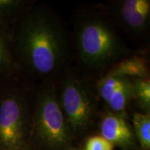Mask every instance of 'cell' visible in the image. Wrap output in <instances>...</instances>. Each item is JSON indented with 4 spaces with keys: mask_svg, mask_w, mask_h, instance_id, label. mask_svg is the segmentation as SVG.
Listing matches in <instances>:
<instances>
[{
    "mask_svg": "<svg viewBox=\"0 0 150 150\" xmlns=\"http://www.w3.org/2000/svg\"><path fill=\"white\" fill-rule=\"evenodd\" d=\"M102 136L113 145L126 146L134 140V134L129 127L125 116L108 112L100 125Z\"/></svg>",
    "mask_w": 150,
    "mask_h": 150,
    "instance_id": "cell-8",
    "label": "cell"
},
{
    "mask_svg": "<svg viewBox=\"0 0 150 150\" xmlns=\"http://www.w3.org/2000/svg\"><path fill=\"white\" fill-rule=\"evenodd\" d=\"M133 83V99L145 113H149L150 108V81L149 79H131Z\"/></svg>",
    "mask_w": 150,
    "mask_h": 150,
    "instance_id": "cell-11",
    "label": "cell"
},
{
    "mask_svg": "<svg viewBox=\"0 0 150 150\" xmlns=\"http://www.w3.org/2000/svg\"><path fill=\"white\" fill-rule=\"evenodd\" d=\"M114 145L102 136H92L87 140L85 150H113Z\"/></svg>",
    "mask_w": 150,
    "mask_h": 150,
    "instance_id": "cell-13",
    "label": "cell"
},
{
    "mask_svg": "<svg viewBox=\"0 0 150 150\" xmlns=\"http://www.w3.org/2000/svg\"><path fill=\"white\" fill-rule=\"evenodd\" d=\"M67 150H77V149H67Z\"/></svg>",
    "mask_w": 150,
    "mask_h": 150,
    "instance_id": "cell-15",
    "label": "cell"
},
{
    "mask_svg": "<svg viewBox=\"0 0 150 150\" xmlns=\"http://www.w3.org/2000/svg\"><path fill=\"white\" fill-rule=\"evenodd\" d=\"M27 105L22 96L11 93L0 102V145L7 150L21 148L25 134Z\"/></svg>",
    "mask_w": 150,
    "mask_h": 150,
    "instance_id": "cell-5",
    "label": "cell"
},
{
    "mask_svg": "<svg viewBox=\"0 0 150 150\" xmlns=\"http://www.w3.org/2000/svg\"><path fill=\"white\" fill-rule=\"evenodd\" d=\"M21 1L12 0H0V16L9 14L21 4Z\"/></svg>",
    "mask_w": 150,
    "mask_h": 150,
    "instance_id": "cell-14",
    "label": "cell"
},
{
    "mask_svg": "<svg viewBox=\"0 0 150 150\" xmlns=\"http://www.w3.org/2000/svg\"><path fill=\"white\" fill-rule=\"evenodd\" d=\"M22 61L33 75L42 79L63 70L68 56V37L64 24L53 11L38 6L26 14L16 34Z\"/></svg>",
    "mask_w": 150,
    "mask_h": 150,
    "instance_id": "cell-1",
    "label": "cell"
},
{
    "mask_svg": "<svg viewBox=\"0 0 150 150\" xmlns=\"http://www.w3.org/2000/svg\"><path fill=\"white\" fill-rule=\"evenodd\" d=\"M58 92L70 130L74 132L86 130L93 122L97 110L96 96L89 84L69 73L62 80Z\"/></svg>",
    "mask_w": 150,
    "mask_h": 150,
    "instance_id": "cell-4",
    "label": "cell"
},
{
    "mask_svg": "<svg viewBox=\"0 0 150 150\" xmlns=\"http://www.w3.org/2000/svg\"><path fill=\"white\" fill-rule=\"evenodd\" d=\"M133 125L140 145L144 150L150 148L149 113L135 112L133 115Z\"/></svg>",
    "mask_w": 150,
    "mask_h": 150,
    "instance_id": "cell-10",
    "label": "cell"
},
{
    "mask_svg": "<svg viewBox=\"0 0 150 150\" xmlns=\"http://www.w3.org/2000/svg\"><path fill=\"white\" fill-rule=\"evenodd\" d=\"M33 109L34 134L41 145L52 149L66 147L70 142V130L55 86L48 82L40 88Z\"/></svg>",
    "mask_w": 150,
    "mask_h": 150,
    "instance_id": "cell-3",
    "label": "cell"
},
{
    "mask_svg": "<svg viewBox=\"0 0 150 150\" xmlns=\"http://www.w3.org/2000/svg\"><path fill=\"white\" fill-rule=\"evenodd\" d=\"M97 93L110 112L125 116L133 99L132 81L125 76L106 74L97 84Z\"/></svg>",
    "mask_w": 150,
    "mask_h": 150,
    "instance_id": "cell-7",
    "label": "cell"
},
{
    "mask_svg": "<svg viewBox=\"0 0 150 150\" xmlns=\"http://www.w3.org/2000/svg\"><path fill=\"white\" fill-rule=\"evenodd\" d=\"M112 15L125 32L135 37L147 33L150 21L149 0H122L114 1Z\"/></svg>",
    "mask_w": 150,
    "mask_h": 150,
    "instance_id": "cell-6",
    "label": "cell"
},
{
    "mask_svg": "<svg viewBox=\"0 0 150 150\" xmlns=\"http://www.w3.org/2000/svg\"><path fill=\"white\" fill-rule=\"evenodd\" d=\"M74 33L79 60L94 72L109 70L129 55L111 22L99 11L88 9L80 12L74 22Z\"/></svg>",
    "mask_w": 150,
    "mask_h": 150,
    "instance_id": "cell-2",
    "label": "cell"
},
{
    "mask_svg": "<svg viewBox=\"0 0 150 150\" xmlns=\"http://www.w3.org/2000/svg\"><path fill=\"white\" fill-rule=\"evenodd\" d=\"M11 65V56L8 38L0 32V73L8 70Z\"/></svg>",
    "mask_w": 150,
    "mask_h": 150,
    "instance_id": "cell-12",
    "label": "cell"
},
{
    "mask_svg": "<svg viewBox=\"0 0 150 150\" xmlns=\"http://www.w3.org/2000/svg\"><path fill=\"white\" fill-rule=\"evenodd\" d=\"M18 150H27V149H20H20H18Z\"/></svg>",
    "mask_w": 150,
    "mask_h": 150,
    "instance_id": "cell-16",
    "label": "cell"
},
{
    "mask_svg": "<svg viewBox=\"0 0 150 150\" xmlns=\"http://www.w3.org/2000/svg\"><path fill=\"white\" fill-rule=\"evenodd\" d=\"M106 75L125 76L131 79L149 78L147 62L138 56L125 58L112 65Z\"/></svg>",
    "mask_w": 150,
    "mask_h": 150,
    "instance_id": "cell-9",
    "label": "cell"
}]
</instances>
